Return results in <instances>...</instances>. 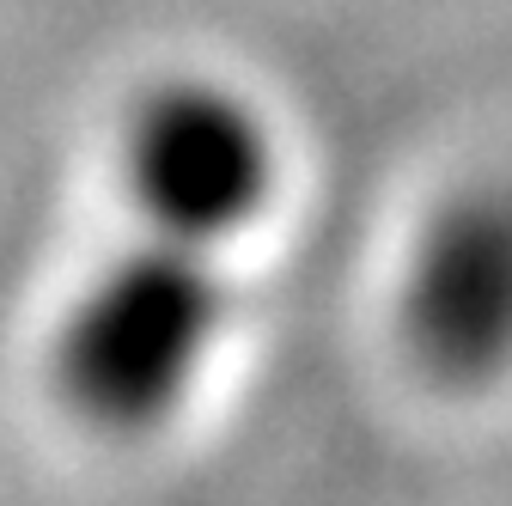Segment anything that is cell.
Masks as SVG:
<instances>
[{
	"instance_id": "obj_1",
	"label": "cell",
	"mask_w": 512,
	"mask_h": 506,
	"mask_svg": "<svg viewBox=\"0 0 512 506\" xmlns=\"http://www.w3.org/2000/svg\"><path fill=\"white\" fill-rule=\"evenodd\" d=\"M226 342V263L141 238L80 281L49 336V385L80 427L153 439L202 397Z\"/></svg>"
},
{
	"instance_id": "obj_2",
	"label": "cell",
	"mask_w": 512,
	"mask_h": 506,
	"mask_svg": "<svg viewBox=\"0 0 512 506\" xmlns=\"http://www.w3.org/2000/svg\"><path fill=\"white\" fill-rule=\"evenodd\" d=\"M281 129L214 74L153 80L116 122V196L141 238L220 257L281 202Z\"/></svg>"
},
{
	"instance_id": "obj_3",
	"label": "cell",
	"mask_w": 512,
	"mask_h": 506,
	"mask_svg": "<svg viewBox=\"0 0 512 506\" xmlns=\"http://www.w3.org/2000/svg\"><path fill=\"white\" fill-rule=\"evenodd\" d=\"M409 330L415 348L476 378L482 366H506L512 354V196L470 189L445 202L421 232L409 269Z\"/></svg>"
}]
</instances>
